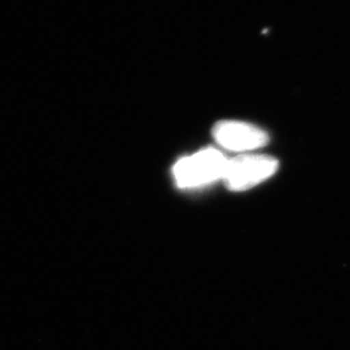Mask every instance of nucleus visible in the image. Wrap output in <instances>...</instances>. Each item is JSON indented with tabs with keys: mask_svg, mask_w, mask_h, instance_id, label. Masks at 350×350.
<instances>
[{
	"mask_svg": "<svg viewBox=\"0 0 350 350\" xmlns=\"http://www.w3.org/2000/svg\"><path fill=\"white\" fill-rule=\"evenodd\" d=\"M213 135L221 147L235 152L256 150L269 142V137L263 130L238 121L219 122L214 127Z\"/></svg>",
	"mask_w": 350,
	"mask_h": 350,
	"instance_id": "obj_3",
	"label": "nucleus"
},
{
	"mask_svg": "<svg viewBox=\"0 0 350 350\" xmlns=\"http://www.w3.org/2000/svg\"><path fill=\"white\" fill-rule=\"evenodd\" d=\"M278 169V161L267 156H241L227 161L225 179L227 186L234 191L253 187L270 178Z\"/></svg>",
	"mask_w": 350,
	"mask_h": 350,
	"instance_id": "obj_2",
	"label": "nucleus"
},
{
	"mask_svg": "<svg viewBox=\"0 0 350 350\" xmlns=\"http://www.w3.org/2000/svg\"><path fill=\"white\" fill-rule=\"evenodd\" d=\"M227 160L217 150H204L180 160L174 166V178L179 187L206 186L224 178Z\"/></svg>",
	"mask_w": 350,
	"mask_h": 350,
	"instance_id": "obj_1",
	"label": "nucleus"
}]
</instances>
